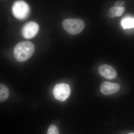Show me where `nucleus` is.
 I'll return each instance as SVG.
<instances>
[{"label":"nucleus","mask_w":134,"mask_h":134,"mask_svg":"<svg viewBox=\"0 0 134 134\" xmlns=\"http://www.w3.org/2000/svg\"><path fill=\"white\" fill-rule=\"evenodd\" d=\"M35 50V47L30 41L19 42L15 46L14 54L16 59L19 62H23L32 56Z\"/></svg>","instance_id":"nucleus-1"},{"label":"nucleus","mask_w":134,"mask_h":134,"mask_svg":"<svg viewBox=\"0 0 134 134\" xmlns=\"http://www.w3.org/2000/svg\"><path fill=\"white\" fill-rule=\"evenodd\" d=\"M62 25L67 32L73 35L80 33L85 26L84 22L80 19H66L63 20Z\"/></svg>","instance_id":"nucleus-2"},{"label":"nucleus","mask_w":134,"mask_h":134,"mask_svg":"<svg viewBox=\"0 0 134 134\" xmlns=\"http://www.w3.org/2000/svg\"><path fill=\"white\" fill-rule=\"evenodd\" d=\"M13 15L19 20H24L28 16L30 8L28 4L24 1H17L14 3L12 7Z\"/></svg>","instance_id":"nucleus-3"},{"label":"nucleus","mask_w":134,"mask_h":134,"mask_svg":"<svg viewBox=\"0 0 134 134\" xmlns=\"http://www.w3.org/2000/svg\"><path fill=\"white\" fill-rule=\"evenodd\" d=\"M53 93L57 100L60 101H65L70 95V87L67 84H58L54 88Z\"/></svg>","instance_id":"nucleus-4"},{"label":"nucleus","mask_w":134,"mask_h":134,"mask_svg":"<svg viewBox=\"0 0 134 134\" xmlns=\"http://www.w3.org/2000/svg\"><path fill=\"white\" fill-rule=\"evenodd\" d=\"M39 29V26L36 22H28L22 28V35L25 38L27 39L32 38L37 35Z\"/></svg>","instance_id":"nucleus-5"},{"label":"nucleus","mask_w":134,"mask_h":134,"mask_svg":"<svg viewBox=\"0 0 134 134\" xmlns=\"http://www.w3.org/2000/svg\"><path fill=\"white\" fill-rule=\"evenodd\" d=\"M98 72L100 75L106 79H114L117 76V72L113 67L110 65L104 64L98 68Z\"/></svg>","instance_id":"nucleus-6"},{"label":"nucleus","mask_w":134,"mask_h":134,"mask_svg":"<svg viewBox=\"0 0 134 134\" xmlns=\"http://www.w3.org/2000/svg\"><path fill=\"white\" fill-rule=\"evenodd\" d=\"M120 85L117 83L104 82L101 83L100 91L105 95H110L117 92L119 90Z\"/></svg>","instance_id":"nucleus-7"},{"label":"nucleus","mask_w":134,"mask_h":134,"mask_svg":"<svg viewBox=\"0 0 134 134\" xmlns=\"http://www.w3.org/2000/svg\"><path fill=\"white\" fill-rule=\"evenodd\" d=\"M125 8L123 7H111L109 10V12H110L109 16L112 18L114 17L121 16L125 11Z\"/></svg>","instance_id":"nucleus-8"},{"label":"nucleus","mask_w":134,"mask_h":134,"mask_svg":"<svg viewBox=\"0 0 134 134\" xmlns=\"http://www.w3.org/2000/svg\"><path fill=\"white\" fill-rule=\"evenodd\" d=\"M9 96V91L6 85L3 84H0V101L3 102L7 100Z\"/></svg>","instance_id":"nucleus-9"},{"label":"nucleus","mask_w":134,"mask_h":134,"mask_svg":"<svg viewBox=\"0 0 134 134\" xmlns=\"http://www.w3.org/2000/svg\"><path fill=\"white\" fill-rule=\"evenodd\" d=\"M121 25L124 29L134 28V18H125L121 21Z\"/></svg>","instance_id":"nucleus-10"},{"label":"nucleus","mask_w":134,"mask_h":134,"mask_svg":"<svg viewBox=\"0 0 134 134\" xmlns=\"http://www.w3.org/2000/svg\"><path fill=\"white\" fill-rule=\"evenodd\" d=\"M47 134H60L58 127L54 125H51L48 128Z\"/></svg>","instance_id":"nucleus-11"},{"label":"nucleus","mask_w":134,"mask_h":134,"mask_svg":"<svg viewBox=\"0 0 134 134\" xmlns=\"http://www.w3.org/2000/svg\"><path fill=\"white\" fill-rule=\"evenodd\" d=\"M124 3H125L124 2L122 1H118L114 3V6L116 7H122V6L124 5Z\"/></svg>","instance_id":"nucleus-12"},{"label":"nucleus","mask_w":134,"mask_h":134,"mask_svg":"<svg viewBox=\"0 0 134 134\" xmlns=\"http://www.w3.org/2000/svg\"><path fill=\"white\" fill-rule=\"evenodd\" d=\"M130 134H134V133H130Z\"/></svg>","instance_id":"nucleus-13"}]
</instances>
